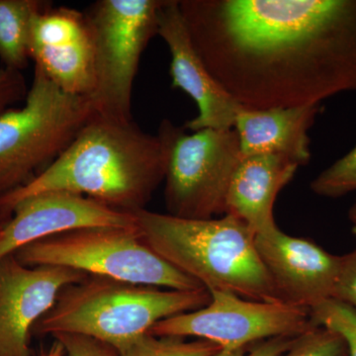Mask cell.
<instances>
[{
	"label": "cell",
	"mask_w": 356,
	"mask_h": 356,
	"mask_svg": "<svg viewBox=\"0 0 356 356\" xmlns=\"http://www.w3.org/2000/svg\"><path fill=\"white\" fill-rule=\"evenodd\" d=\"M1 227H2V225H1V224H0V229H1Z\"/></svg>",
	"instance_id": "83f0119b"
},
{
	"label": "cell",
	"mask_w": 356,
	"mask_h": 356,
	"mask_svg": "<svg viewBox=\"0 0 356 356\" xmlns=\"http://www.w3.org/2000/svg\"><path fill=\"white\" fill-rule=\"evenodd\" d=\"M64 353V348H63V346H60V343H57V346H56L50 353L42 356H62Z\"/></svg>",
	"instance_id": "4316f807"
},
{
	"label": "cell",
	"mask_w": 356,
	"mask_h": 356,
	"mask_svg": "<svg viewBox=\"0 0 356 356\" xmlns=\"http://www.w3.org/2000/svg\"><path fill=\"white\" fill-rule=\"evenodd\" d=\"M298 168L292 159L277 154L242 158L229 184L225 214L240 219L255 235L277 229L274 203Z\"/></svg>",
	"instance_id": "2e32d148"
},
{
	"label": "cell",
	"mask_w": 356,
	"mask_h": 356,
	"mask_svg": "<svg viewBox=\"0 0 356 356\" xmlns=\"http://www.w3.org/2000/svg\"><path fill=\"white\" fill-rule=\"evenodd\" d=\"M212 76L250 109L356 91V0H178Z\"/></svg>",
	"instance_id": "6da1fadb"
},
{
	"label": "cell",
	"mask_w": 356,
	"mask_h": 356,
	"mask_svg": "<svg viewBox=\"0 0 356 356\" xmlns=\"http://www.w3.org/2000/svg\"><path fill=\"white\" fill-rule=\"evenodd\" d=\"M310 187L314 193L327 198L343 197L356 191V146L336 163L323 170Z\"/></svg>",
	"instance_id": "ffe728a7"
},
{
	"label": "cell",
	"mask_w": 356,
	"mask_h": 356,
	"mask_svg": "<svg viewBox=\"0 0 356 356\" xmlns=\"http://www.w3.org/2000/svg\"><path fill=\"white\" fill-rule=\"evenodd\" d=\"M280 356H348V346L337 332L315 325L300 334Z\"/></svg>",
	"instance_id": "44dd1931"
},
{
	"label": "cell",
	"mask_w": 356,
	"mask_h": 356,
	"mask_svg": "<svg viewBox=\"0 0 356 356\" xmlns=\"http://www.w3.org/2000/svg\"><path fill=\"white\" fill-rule=\"evenodd\" d=\"M27 93V83L20 70L0 69V115L24 100Z\"/></svg>",
	"instance_id": "cb8c5ba5"
},
{
	"label": "cell",
	"mask_w": 356,
	"mask_h": 356,
	"mask_svg": "<svg viewBox=\"0 0 356 356\" xmlns=\"http://www.w3.org/2000/svg\"><path fill=\"white\" fill-rule=\"evenodd\" d=\"M210 295L205 307L165 318L149 334L196 337L221 350H238L274 337H298L316 325L310 310L300 307L255 301L229 292Z\"/></svg>",
	"instance_id": "9c48e42d"
},
{
	"label": "cell",
	"mask_w": 356,
	"mask_h": 356,
	"mask_svg": "<svg viewBox=\"0 0 356 356\" xmlns=\"http://www.w3.org/2000/svg\"><path fill=\"white\" fill-rule=\"evenodd\" d=\"M320 110L321 104L269 109L243 106L234 127L242 158L277 154L287 156L299 166L308 165L312 156L308 132Z\"/></svg>",
	"instance_id": "9a60e30c"
},
{
	"label": "cell",
	"mask_w": 356,
	"mask_h": 356,
	"mask_svg": "<svg viewBox=\"0 0 356 356\" xmlns=\"http://www.w3.org/2000/svg\"><path fill=\"white\" fill-rule=\"evenodd\" d=\"M210 300L205 288L165 289L88 275L65 287L33 331L91 337L118 351L161 321L198 310Z\"/></svg>",
	"instance_id": "277c9868"
},
{
	"label": "cell",
	"mask_w": 356,
	"mask_h": 356,
	"mask_svg": "<svg viewBox=\"0 0 356 356\" xmlns=\"http://www.w3.org/2000/svg\"><path fill=\"white\" fill-rule=\"evenodd\" d=\"M13 254L27 266L70 267L88 275L165 289L204 288L154 252L138 228L76 229L30 243Z\"/></svg>",
	"instance_id": "8992f818"
},
{
	"label": "cell",
	"mask_w": 356,
	"mask_h": 356,
	"mask_svg": "<svg viewBox=\"0 0 356 356\" xmlns=\"http://www.w3.org/2000/svg\"><path fill=\"white\" fill-rule=\"evenodd\" d=\"M29 58L58 88L90 97L95 90V53L83 13L44 6L33 16Z\"/></svg>",
	"instance_id": "8fae6325"
},
{
	"label": "cell",
	"mask_w": 356,
	"mask_h": 356,
	"mask_svg": "<svg viewBox=\"0 0 356 356\" xmlns=\"http://www.w3.org/2000/svg\"><path fill=\"white\" fill-rule=\"evenodd\" d=\"M255 245L281 300L311 310L332 298L341 257L280 228L255 235Z\"/></svg>",
	"instance_id": "4fadbf2b"
},
{
	"label": "cell",
	"mask_w": 356,
	"mask_h": 356,
	"mask_svg": "<svg viewBox=\"0 0 356 356\" xmlns=\"http://www.w3.org/2000/svg\"><path fill=\"white\" fill-rule=\"evenodd\" d=\"M158 35L170 50L172 88L181 89L197 105L198 114L184 126L197 132L204 129L231 130L242 105L236 102L205 67L187 31L178 0H165L159 13Z\"/></svg>",
	"instance_id": "5bb4252c"
},
{
	"label": "cell",
	"mask_w": 356,
	"mask_h": 356,
	"mask_svg": "<svg viewBox=\"0 0 356 356\" xmlns=\"http://www.w3.org/2000/svg\"><path fill=\"white\" fill-rule=\"evenodd\" d=\"M297 337H274L238 350H220L212 356H280L294 343Z\"/></svg>",
	"instance_id": "d4e9b609"
},
{
	"label": "cell",
	"mask_w": 356,
	"mask_h": 356,
	"mask_svg": "<svg viewBox=\"0 0 356 356\" xmlns=\"http://www.w3.org/2000/svg\"><path fill=\"white\" fill-rule=\"evenodd\" d=\"M54 337L63 346L67 356H118L114 348L91 337L65 334Z\"/></svg>",
	"instance_id": "603a6c76"
},
{
	"label": "cell",
	"mask_w": 356,
	"mask_h": 356,
	"mask_svg": "<svg viewBox=\"0 0 356 356\" xmlns=\"http://www.w3.org/2000/svg\"><path fill=\"white\" fill-rule=\"evenodd\" d=\"M165 158L168 214L184 219L225 215L229 184L241 159L234 129H204L187 134L168 119L158 134Z\"/></svg>",
	"instance_id": "52a82bcc"
},
{
	"label": "cell",
	"mask_w": 356,
	"mask_h": 356,
	"mask_svg": "<svg viewBox=\"0 0 356 356\" xmlns=\"http://www.w3.org/2000/svg\"><path fill=\"white\" fill-rule=\"evenodd\" d=\"M314 324L337 332L346 341L348 356H356V310L337 301L325 300L310 310Z\"/></svg>",
	"instance_id": "d6986e66"
},
{
	"label": "cell",
	"mask_w": 356,
	"mask_h": 356,
	"mask_svg": "<svg viewBox=\"0 0 356 356\" xmlns=\"http://www.w3.org/2000/svg\"><path fill=\"white\" fill-rule=\"evenodd\" d=\"M348 219H350L351 226H353V234L356 236V204L348 211Z\"/></svg>",
	"instance_id": "484cf974"
},
{
	"label": "cell",
	"mask_w": 356,
	"mask_h": 356,
	"mask_svg": "<svg viewBox=\"0 0 356 356\" xmlns=\"http://www.w3.org/2000/svg\"><path fill=\"white\" fill-rule=\"evenodd\" d=\"M88 274L57 266H27L15 255L0 259V356H29L33 327L58 295Z\"/></svg>",
	"instance_id": "30bf717a"
},
{
	"label": "cell",
	"mask_w": 356,
	"mask_h": 356,
	"mask_svg": "<svg viewBox=\"0 0 356 356\" xmlns=\"http://www.w3.org/2000/svg\"><path fill=\"white\" fill-rule=\"evenodd\" d=\"M95 114L90 97L65 92L35 67L24 106L0 115V197L46 170Z\"/></svg>",
	"instance_id": "5b68a950"
},
{
	"label": "cell",
	"mask_w": 356,
	"mask_h": 356,
	"mask_svg": "<svg viewBox=\"0 0 356 356\" xmlns=\"http://www.w3.org/2000/svg\"><path fill=\"white\" fill-rule=\"evenodd\" d=\"M165 180V158L158 136L134 122L95 116L54 163L31 181L0 197V224L21 201L37 194L65 191L86 196L112 209H146Z\"/></svg>",
	"instance_id": "7a4b0ae2"
},
{
	"label": "cell",
	"mask_w": 356,
	"mask_h": 356,
	"mask_svg": "<svg viewBox=\"0 0 356 356\" xmlns=\"http://www.w3.org/2000/svg\"><path fill=\"white\" fill-rule=\"evenodd\" d=\"M138 228L134 213L122 212L86 196L50 191L26 198L0 229V259L43 238L89 228Z\"/></svg>",
	"instance_id": "7c38bea8"
},
{
	"label": "cell",
	"mask_w": 356,
	"mask_h": 356,
	"mask_svg": "<svg viewBox=\"0 0 356 356\" xmlns=\"http://www.w3.org/2000/svg\"><path fill=\"white\" fill-rule=\"evenodd\" d=\"M49 3L42 0H0V60L4 67L20 72L27 67L33 16Z\"/></svg>",
	"instance_id": "e0dca14e"
},
{
	"label": "cell",
	"mask_w": 356,
	"mask_h": 356,
	"mask_svg": "<svg viewBox=\"0 0 356 356\" xmlns=\"http://www.w3.org/2000/svg\"><path fill=\"white\" fill-rule=\"evenodd\" d=\"M343 302L356 310V248L341 255L339 274L332 298Z\"/></svg>",
	"instance_id": "7402d4cb"
},
{
	"label": "cell",
	"mask_w": 356,
	"mask_h": 356,
	"mask_svg": "<svg viewBox=\"0 0 356 356\" xmlns=\"http://www.w3.org/2000/svg\"><path fill=\"white\" fill-rule=\"evenodd\" d=\"M165 0H98L84 11L95 53L96 114L130 123L134 81L140 58L158 35Z\"/></svg>",
	"instance_id": "ba28073f"
},
{
	"label": "cell",
	"mask_w": 356,
	"mask_h": 356,
	"mask_svg": "<svg viewBox=\"0 0 356 356\" xmlns=\"http://www.w3.org/2000/svg\"><path fill=\"white\" fill-rule=\"evenodd\" d=\"M134 214L142 240L208 291L284 303L257 252L255 234L238 218L184 219L147 209Z\"/></svg>",
	"instance_id": "3957f363"
},
{
	"label": "cell",
	"mask_w": 356,
	"mask_h": 356,
	"mask_svg": "<svg viewBox=\"0 0 356 356\" xmlns=\"http://www.w3.org/2000/svg\"><path fill=\"white\" fill-rule=\"evenodd\" d=\"M221 350L203 339L186 341L182 337L145 334L117 351L118 356H212Z\"/></svg>",
	"instance_id": "ac0fdd59"
}]
</instances>
